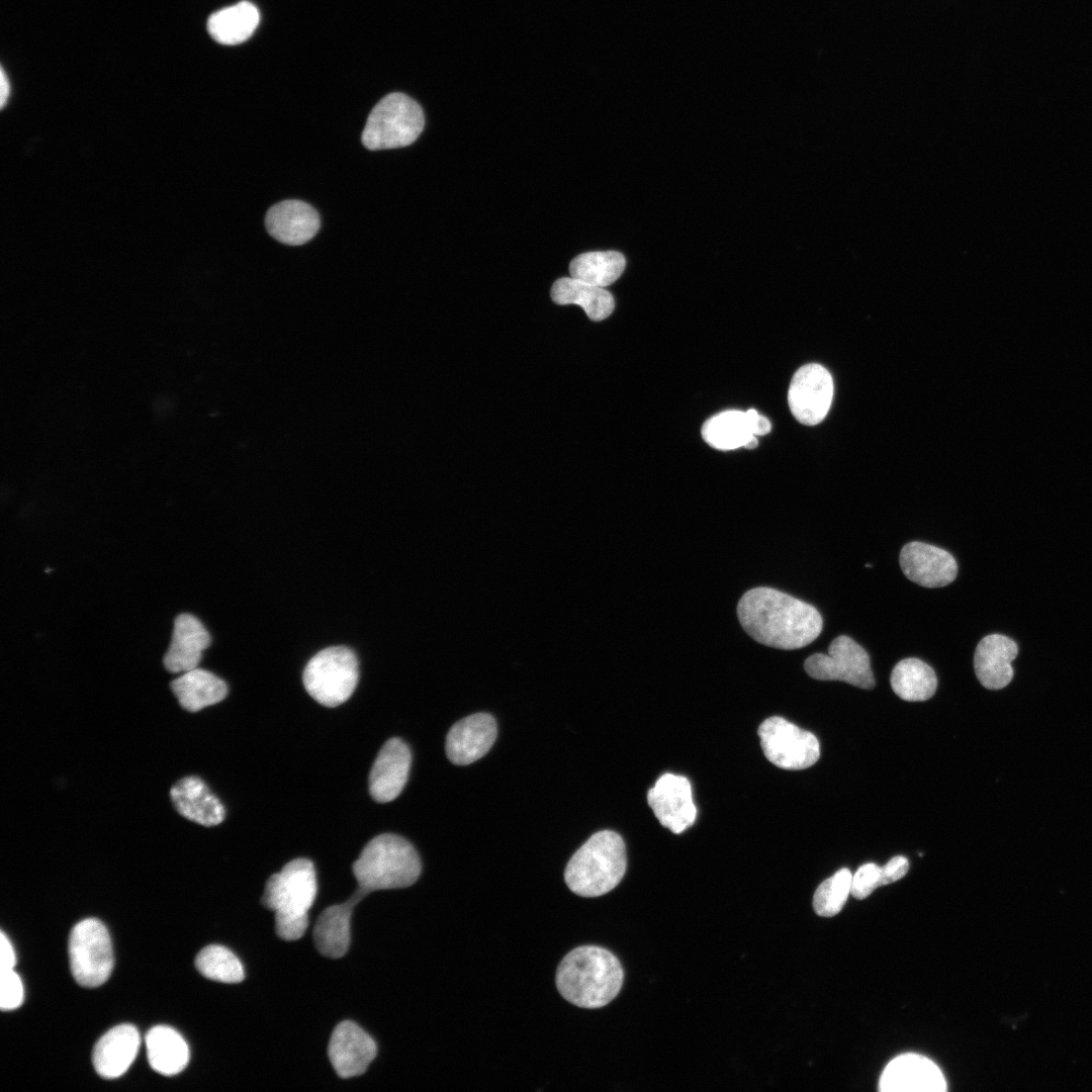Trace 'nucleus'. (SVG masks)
<instances>
[{
	"instance_id": "5701e85b",
	"label": "nucleus",
	"mask_w": 1092,
	"mask_h": 1092,
	"mask_svg": "<svg viewBox=\"0 0 1092 1092\" xmlns=\"http://www.w3.org/2000/svg\"><path fill=\"white\" fill-rule=\"evenodd\" d=\"M365 895L358 889L345 903L330 906L321 913L313 929V941L322 956L339 959L346 954L352 911Z\"/></svg>"
},
{
	"instance_id": "423d86ee",
	"label": "nucleus",
	"mask_w": 1092,
	"mask_h": 1092,
	"mask_svg": "<svg viewBox=\"0 0 1092 1092\" xmlns=\"http://www.w3.org/2000/svg\"><path fill=\"white\" fill-rule=\"evenodd\" d=\"M424 125L425 116L419 103L404 93L393 92L372 108L362 143L371 151L402 148L419 138Z\"/></svg>"
},
{
	"instance_id": "f8f14e48",
	"label": "nucleus",
	"mask_w": 1092,
	"mask_h": 1092,
	"mask_svg": "<svg viewBox=\"0 0 1092 1092\" xmlns=\"http://www.w3.org/2000/svg\"><path fill=\"white\" fill-rule=\"evenodd\" d=\"M647 802L659 823L675 834L691 827L697 817L690 781L664 774L647 793Z\"/></svg>"
},
{
	"instance_id": "c85d7f7f",
	"label": "nucleus",
	"mask_w": 1092,
	"mask_h": 1092,
	"mask_svg": "<svg viewBox=\"0 0 1092 1092\" xmlns=\"http://www.w3.org/2000/svg\"><path fill=\"white\" fill-rule=\"evenodd\" d=\"M890 682L894 693L909 702L926 701L937 688L933 668L916 657L900 660L891 672Z\"/></svg>"
},
{
	"instance_id": "aec40b11",
	"label": "nucleus",
	"mask_w": 1092,
	"mask_h": 1092,
	"mask_svg": "<svg viewBox=\"0 0 1092 1092\" xmlns=\"http://www.w3.org/2000/svg\"><path fill=\"white\" fill-rule=\"evenodd\" d=\"M211 638L203 624L191 614H180L174 620L170 645L163 663L171 673H183L198 667L203 651Z\"/></svg>"
},
{
	"instance_id": "a878e982",
	"label": "nucleus",
	"mask_w": 1092,
	"mask_h": 1092,
	"mask_svg": "<svg viewBox=\"0 0 1092 1092\" xmlns=\"http://www.w3.org/2000/svg\"><path fill=\"white\" fill-rule=\"evenodd\" d=\"M552 300L560 305L576 304L583 308L589 320L600 322L614 310L613 295L604 287L596 286L573 277H561L551 287Z\"/></svg>"
},
{
	"instance_id": "c9c22d12",
	"label": "nucleus",
	"mask_w": 1092,
	"mask_h": 1092,
	"mask_svg": "<svg viewBox=\"0 0 1092 1092\" xmlns=\"http://www.w3.org/2000/svg\"><path fill=\"white\" fill-rule=\"evenodd\" d=\"M16 965V957L9 938L1 930L0 937V971L12 970Z\"/></svg>"
},
{
	"instance_id": "bb28decb",
	"label": "nucleus",
	"mask_w": 1092,
	"mask_h": 1092,
	"mask_svg": "<svg viewBox=\"0 0 1092 1092\" xmlns=\"http://www.w3.org/2000/svg\"><path fill=\"white\" fill-rule=\"evenodd\" d=\"M146 1046L151 1068L161 1075H177L188 1065L190 1057L188 1044L170 1026L152 1027L146 1035Z\"/></svg>"
},
{
	"instance_id": "473e14b6",
	"label": "nucleus",
	"mask_w": 1092,
	"mask_h": 1092,
	"mask_svg": "<svg viewBox=\"0 0 1092 1092\" xmlns=\"http://www.w3.org/2000/svg\"><path fill=\"white\" fill-rule=\"evenodd\" d=\"M882 884V868L876 863L862 864L852 875L850 894L856 899L870 896Z\"/></svg>"
},
{
	"instance_id": "f257e3e1",
	"label": "nucleus",
	"mask_w": 1092,
	"mask_h": 1092,
	"mask_svg": "<svg viewBox=\"0 0 1092 1092\" xmlns=\"http://www.w3.org/2000/svg\"><path fill=\"white\" fill-rule=\"evenodd\" d=\"M738 620L756 642L785 650L805 647L821 633L823 620L810 604L781 590L759 586L737 605Z\"/></svg>"
},
{
	"instance_id": "ddd939ff",
	"label": "nucleus",
	"mask_w": 1092,
	"mask_h": 1092,
	"mask_svg": "<svg viewBox=\"0 0 1092 1092\" xmlns=\"http://www.w3.org/2000/svg\"><path fill=\"white\" fill-rule=\"evenodd\" d=\"M899 562L905 576L924 587L945 586L958 573L957 561L948 551L918 541L903 546Z\"/></svg>"
},
{
	"instance_id": "6ab92c4d",
	"label": "nucleus",
	"mask_w": 1092,
	"mask_h": 1092,
	"mask_svg": "<svg viewBox=\"0 0 1092 1092\" xmlns=\"http://www.w3.org/2000/svg\"><path fill=\"white\" fill-rule=\"evenodd\" d=\"M265 225L275 240L285 245L298 246L315 236L321 220L317 211L308 203L288 199L269 208Z\"/></svg>"
},
{
	"instance_id": "a211bd4d",
	"label": "nucleus",
	"mask_w": 1092,
	"mask_h": 1092,
	"mask_svg": "<svg viewBox=\"0 0 1092 1092\" xmlns=\"http://www.w3.org/2000/svg\"><path fill=\"white\" fill-rule=\"evenodd\" d=\"M169 796L176 812L198 825L216 826L225 818L224 806L197 776L179 779L170 788Z\"/></svg>"
},
{
	"instance_id": "f3484780",
	"label": "nucleus",
	"mask_w": 1092,
	"mask_h": 1092,
	"mask_svg": "<svg viewBox=\"0 0 1092 1092\" xmlns=\"http://www.w3.org/2000/svg\"><path fill=\"white\" fill-rule=\"evenodd\" d=\"M412 764V753L400 738H390L379 750L369 774V793L378 803L394 800L402 792Z\"/></svg>"
},
{
	"instance_id": "393cba45",
	"label": "nucleus",
	"mask_w": 1092,
	"mask_h": 1092,
	"mask_svg": "<svg viewBox=\"0 0 1092 1092\" xmlns=\"http://www.w3.org/2000/svg\"><path fill=\"white\" fill-rule=\"evenodd\" d=\"M702 437L709 446L721 451L754 449L758 443L748 411L728 410L713 416L703 425Z\"/></svg>"
},
{
	"instance_id": "2f4dec72",
	"label": "nucleus",
	"mask_w": 1092,
	"mask_h": 1092,
	"mask_svg": "<svg viewBox=\"0 0 1092 1092\" xmlns=\"http://www.w3.org/2000/svg\"><path fill=\"white\" fill-rule=\"evenodd\" d=\"M851 880L852 874L843 868L818 886L813 896L817 915L832 917L841 911L850 894Z\"/></svg>"
},
{
	"instance_id": "cd10ccee",
	"label": "nucleus",
	"mask_w": 1092,
	"mask_h": 1092,
	"mask_svg": "<svg viewBox=\"0 0 1092 1092\" xmlns=\"http://www.w3.org/2000/svg\"><path fill=\"white\" fill-rule=\"evenodd\" d=\"M259 21L257 7L249 1H241L212 13L207 20V30L216 42L234 46L246 41Z\"/></svg>"
},
{
	"instance_id": "6e6552de",
	"label": "nucleus",
	"mask_w": 1092,
	"mask_h": 1092,
	"mask_svg": "<svg viewBox=\"0 0 1092 1092\" xmlns=\"http://www.w3.org/2000/svg\"><path fill=\"white\" fill-rule=\"evenodd\" d=\"M69 958L72 975L79 985L95 988L107 981L114 959L110 935L100 920L87 918L72 928Z\"/></svg>"
},
{
	"instance_id": "e433bc0d",
	"label": "nucleus",
	"mask_w": 1092,
	"mask_h": 1092,
	"mask_svg": "<svg viewBox=\"0 0 1092 1092\" xmlns=\"http://www.w3.org/2000/svg\"><path fill=\"white\" fill-rule=\"evenodd\" d=\"M751 419V425L754 435L763 436L770 432L771 426L768 419L759 415L754 408L747 410Z\"/></svg>"
},
{
	"instance_id": "72a5a7b5",
	"label": "nucleus",
	"mask_w": 1092,
	"mask_h": 1092,
	"mask_svg": "<svg viewBox=\"0 0 1092 1092\" xmlns=\"http://www.w3.org/2000/svg\"><path fill=\"white\" fill-rule=\"evenodd\" d=\"M24 997L23 985L14 970L0 971V1008L13 1010L18 1008Z\"/></svg>"
},
{
	"instance_id": "9b49d317",
	"label": "nucleus",
	"mask_w": 1092,
	"mask_h": 1092,
	"mask_svg": "<svg viewBox=\"0 0 1092 1092\" xmlns=\"http://www.w3.org/2000/svg\"><path fill=\"white\" fill-rule=\"evenodd\" d=\"M832 398V376L822 365L806 364L794 374L788 390V403L799 423L815 426L822 422L829 412Z\"/></svg>"
},
{
	"instance_id": "f704fd0d",
	"label": "nucleus",
	"mask_w": 1092,
	"mask_h": 1092,
	"mask_svg": "<svg viewBox=\"0 0 1092 1092\" xmlns=\"http://www.w3.org/2000/svg\"><path fill=\"white\" fill-rule=\"evenodd\" d=\"M908 869L909 861L905 856L897 855L892 857L884 867H882L883 886L902 879L907 874Z\"/></svg>"
},
{
	"instance_id": "b1692460",
	"label": "nucleus",
	"mask_w": 1092,
	"mask_h": 1092,
	"mask_svg": "<svg viewBox=\"0 0 1092 1092\" xmlns=\"http://www.w3.org/2000/svg\"><path fill=\"white\" fill-rule=\"evenodd\" d=\"M170 688L180 707L191 713L221 702L229 692L224 680L199 667L181 673Z\"/></svg>"
},
{
	"instance_id": "1a4fd4ad",
	"label": "nucleus",
	"mask_w": 1092,
	"mask_h": 1092,
	"mask_svg": "<svg viewBox=\"0 0 1092 1092\" xmlns=\"http://www.w3.org/2000/svg\"><path fill=\"white\" fill-rule=\"evenodd\" d=\"M765 757L785 769H804L817 762L820 745L817 737L785 718L774 716L758 727Z\"/></svg>"
},
{
	"instance_id": "2eb2a0df",
	"label": "nucleus",
	"mask_w": 1092,
	"mask_h": 1092,
	"mask_svg": "<svg viewBox=\"0 0 1092 1092\" xmlns=\"http://www.w3.org/2000/svg\"><path fill=\"white\" fill-rule=\"evenodd\" d=\"M879 1089L886 1092H941L946 1090V1082L931 1060L917 1054H903L887 1065Z\"/></svg>"
},
{
	"instance_id": "7ed1b4c3",
	"label": "nucleus",
	"mask_w": 1092,
	"mask_h": 1092,
	"mask_svg": "<svg viewBox=\"0 0 1092 1092\" xmlns=\"http://www.w3.org/2000/svg\"><path fill=\"white\" fill-rule=\"evenodd\" d=\"M316 876L307 858L287 862L267 881L261 903L275 913V930L284 940H297L308 926V910L316 896Z\"/></svg>"
},
{
	"instance_id": "f03ea898",
	"label": "nucleus",
	"mask_w": 1092,
	"mask_h": 1092,
	"mask_svg": "<svg viewBox=\"0 0 1092 1092\" xmlns=\"http://www.w3.org/2000/svg\"><path fill=\"white\" fill-rule=\"evenodd\" d=\"M624 972L618 958L597 945L578 946L561 961L556 986L562 997L581 1008H601L619 994Z\"/></svg>"
},
{
	"instance_id": "dca6fc26",
	"label": "nucleus",
	"mask_w": 1092,
	"mask_h": 1092,
	"mask_svg": "<svg viewBox=\"0 0 1092 1092\" xmlns=\"http://www.w3.org/2000/svg\"><path fill=\"white\" fill-rule=\"evenodd\" d=\"M496 735V722L490 714L467 716L456 722L447 734V757L457 765L472 763L488 752Z\"/></svg>"
},
{
	"instance_id": "9d476101",
	"label": "nucleus",
	"mask_w": 1092,
	"mask_h": 1092,
	"mask_svg": "<svg viewBox=\"0 0 1092 1092\" xmlns=\"http://www.w3.org/2000/svg\"><path fill=\"white\" fill-rule=\"evenodd\" d=\"M804 668L811 677L819 680H841L860 689L875 686L869 654L846 635L832 640L828 654L809 656Z\"/></svg>"
},
{
	"instance_id": "4c0bfd02",
	"label": "nucleus",
	"mask_w": 1092,
	"mask_h": 1092,
	"mask_svg": "<svg viewBox=\"0 0 1092 1092\" xmlns=\"http://www.w3.org/2000/svg\"><path fill=\"white\" fill-rule=\"evenodd\" d=\"M0 88H1V90H0V103H1V107L3 108L6 105V102L8 100L9 93H10L9 80H8V77L6 76L5 71L3 70V68H1V73H0Z\"/></svg>"
},
{
	"instance_id": "4be33fe9",
	"label": "nucleus",
	"mask_w": 1092,
	"mask_h": 1092,
	"mask_svg": "<svg viewBox=\"0 0 1092 1092\" xmlns=\"http://www.w3.org/2000/svg\"><path fill=\"white\" fill-rule=\"evenodd\" d=\"M1018 653L1015 641L1001 634L984 637L974 655L975 673L983 687L1000 690L1013 677L1011 662Z\"/></svg>"
},
{
	"instance_id": "c756f323",
	"label": "nucleus",
	"mask_w": 1092,
	"mask_h": 1092,
	"mask_svg": "<svg viewBox=\"0 0 1092 1092\" xmlns=\"http://www.w3.org/2000/svg\"><path fill=\"white\" fill-rule=\"evenodd\" d=\"M626 259L617 251H594L576 256L569 264L570 276L583 282L606 287L623 273Z\"/></svg>"
},
{
	"instance_id": "0eeeda50",
	"label": "nucleus",
	"mask_w": 1092,
	"mask_h": 1092,
	"mask_svg": "<svg viewBox=\"0 0 1092 1092\" xmlns=\"http://www.w3.org/2000/svg\"><path fill=\"white\" fill-rule=\"evenodd\" d=\"M302 680L306 692L321 705L337 707L346 702L358 682V660L346 646L317 652L306 664Z\"/></svg>"
},
{
	"instance_id": "412c9836",
	"label": "nucleus",
	"mask_w": 1092,
	"mask_h": 1092,
	"mask_svg": "<svg viewBox=\"0 0 1092 1092\" xmlns=\"http://www.w3.org/2000/svg\"><path fill=\"white\" fill-rule=\"evenodd\" d=\"M140 1044L141 1036L133 1025L120 1024L111 1028L93 1049L95 1071L105 1079L122 1076L134 1061Z\"/></svg>"
},
{
	"instance_id": "7c9ffc66",
	"label": "nucleus",
	"mask_w": 1092,
	"mask_h": 1092,
	"mask_svg": "<svg viewBox=\"0 0 1092 1092\" xmlns=\"http://www.w3.org/2000/svg\"><path fill=\"white\" fill-rule=\"evenodd\" d=\"M195 966L205 978L221 983H240L244 980V968L240 960L222 945H207L196 959Z\"/></svg>"
},
{
	"instance_id": "4468645a",
	"label": "nucleus",
	"mask_w": 1092,
	"mask_h": 1092,
	"mask_svg": "<svg viewBox=\"0 0 1092 1092\" xmlns=\"http://www.w3.org/2000/svg\"><path fill=\"white\" fill-rule=\"evenodd\" d=\"M376 1054L375 1041L354 1022L343 1021L335 1027L328 1055L339 1077L349 1079L364 1074Z\"/></svg>"
},
{
	"instance_id": "39448f33",
	"label": "nucleus",
	"mask_w": 1092,
	"mask_h": 1092,
	"mask_svg": "<svg viewBox=\"0 0 1092 1092\" xmlns=\"http://www.w3.org/2000/svg\"><path fill=\"white\" fill-rule=\"evenodd\" d=\"M421 871L415 847L403 837L391 833L371 839L353 863L358 889L366 895L376 890L412 886Z\"/></svg>"
},
{
	"instance_id": "20e7f679",
	"label": "nucleus",
	"mask_w": 1092,
	"mask_h": 1092,
	"mask_svg": "<svg viewBox=\"0 0 1092 1092\" xmlns=\"http://www.w3.org/2000/svg\"><path fill=\"white\" fill-rule=\"evenodd\" d=\"M627 868L626 847L622 837L612 830L593 834L569 859L564 880L567 887L582 897H599L613 890Z\"/></svg>"
}]
</instances>
